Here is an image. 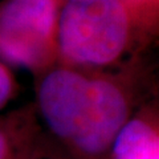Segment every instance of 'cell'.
<instances>
[{
	"label": "cell",
	"instance_id": "1",
	"mask_svg": "<svg viewBox=\"0 0 159 159\" xmlns=\"http://www.w3.org/2000/svg\"><path fill=\"white\" fill-rule=\"evenodd\" d=\"M39 102L49 127L88 154L102 152L111 145L127 111L114 85L65 69L43 80Z\"/></svg>",
	"mask_w": 159,
	"mask_h": 159
},
{
	"label": "cell",
	"instance_id": "2",
	"mask_svg": "<svg viewBox=\"0 0 159 159\" xmlns=\"http://www.w3.org/2000/svg\"><path fill=\"white\" fill-rule=\"evenodd\" d=\"M126 37L127 17L118 0H69L60 16V48L76 62H110Z\"/></svg>",
	"mask_w": 159,
	"mask_h": 159
},
{
	"label": "cell",
	"instance_id": "3",
	"mask_svg": "<svg viewBox=\"0 0 159 159\" xmlns=\"http://www.w3.org/2000/svg\"><path fill=\"white\" fill-rule=\"evenodd\" d=\"M54 21V0H8L0 8V56L23 66L40 64Z\"/></svg>",
	"mask_w": 159,
	"mask_h": 159
},
{
	"label": "cell",
	"instance_id": "4",
	"mask_svg": "<svg viewBox=\"0 0 159 159\" xmlns=\"http://www.w3.org/2000/svg\"><path fill=\"white\" fill-rule=\"evenodd\" d=\"M114 159H159V134L147 123H125L113 141Z\"/></svg>",
	"mask_w": 159,
	"mask_h": 159
},
{
	"label": "cell",
	"instance_id": "5",
	"mask_svg": "<svg viewBox=\"0 0 159 159\" xmlns=\"http://www.w3.org/2000/svg\"><path fill=\"white\" fill-rule=\"evenodd\" d=\"M12 89V82L11 77H9L8 72L0 65V106L6 102V99L8 98L9 93Z\"/></svg>",
	"mask_w": 159,
	"mask_h": 159
},
{
	"label": "cell",
	"instance_id": "6",
	"mask_svg": "<svg viewBox=\"0 0 159 159\" xmlns=\"http://www.w3.org/2000/svg\"><path fill=\"white\" fill-rule=\"evenodd\" d=\"M6 150H7L6 139H4L3 134L0 133V159H4V157H6Z\"/></svg>",
	"mask_w": 159,
	"mask_h": 159
}]
</instances>
